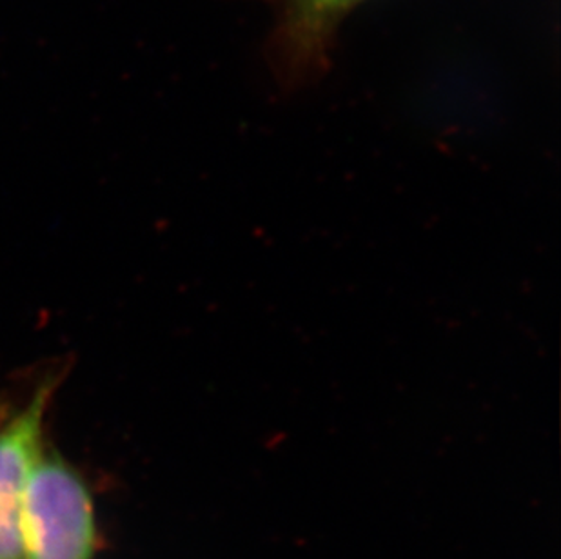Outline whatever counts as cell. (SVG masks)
I'll return each mask as SVG.
<instances>
[{
  "mask_svg": "<svg viewBox=\"0 0 561 559\" xmlns=\"http://www.w3.org/2000/svg\"><path fill=\"white\" fill-rule=\"evenodd\" d=\"M19 538L22 559H96L101 550L90 483L48 442L27 475Z\"/></svg>",
  "mask_w": 561,
  "mask_h": 559,
  "instance_id": "6da1fadb",
  "label": "cell"
},
{
  "mask_svg": "<svg viewBox=\"0 0 561 559\" xmlns=\"http://www.w3.org/2000/svg\"><path fill=\"white\" fill-rule=\"evenodd\" d=\"M57 387L59 378L48 376L0 420V559H22V498L33 461L46 445V420Z\"/></svg>",
  "mask_w": 561,
  "mask_h": 559,
  "instance_id": "3957f363",
  "label": "cell"
},
{
  "mask_svg": "<svg viewBox=\"0 0 561 559\" xmlns=\"http://www.w3.org/2000/svg\"><path fill=\"white\" fill-rule=\"evenodd\" d=\"M364 0H278L271 32V69L286 90L328 73L340 26Z\"/></svg>",
  "mask_w": 561,
  "mask_h": 559,
  "instance_id": "7a4b0ae2",
  "label": "cell"
}]
</instances>
